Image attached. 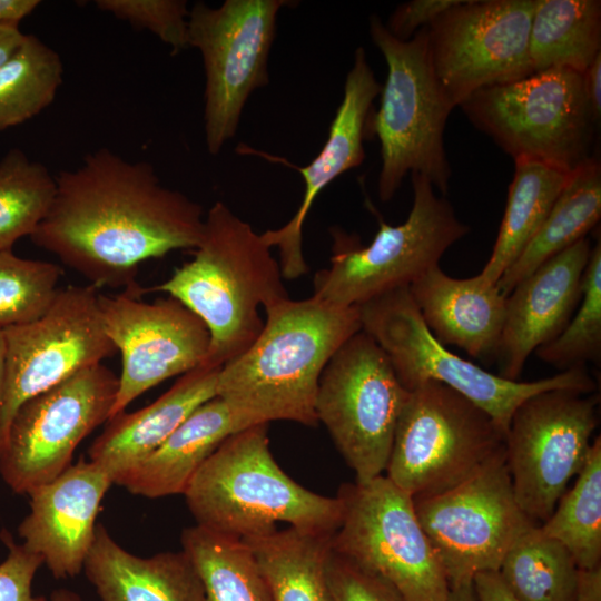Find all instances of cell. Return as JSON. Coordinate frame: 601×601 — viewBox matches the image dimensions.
I'll return each mask as SVG.
<instances>
[{"label": "cell", "instance_id": "cell-1", "mask_svg": "<svg viewBox=\"0 0 601 601\" xmlns=\"http://www.w3.org/2000/svg\"><path fill=\"white\" fill-rule=\"evenodd\" d=\"M55 177L52 204L30 239L97 288L138 290L141 263L201 239L203 207L164 186L147 161L101 147Z\"/></svg>", "mask_w": 601, "mask_h": 601}, {"label": "cell", "instance_id": "cell-2", "mask_svg": "<svg viewBox=\"0 0 601 601\" xmlns=\"http://www.w3.org/2000/svg\"><path fill=\"white\" fill-rule=\"evenodd\" d=\"M256 339L218 373L216 396L252 425L318 422L315 401L321 375L337 349L362 329L358 306L312 295L265 308Z\"/></svg>", "mask_w": 601, "mask_h": 601}, {"label": "cell", "instance_id": "cell-3", "mask_svg": "<svg viewBox=\"0 0 601 601\" xmlns=\"http://www.w3.org/2000/svg\"><path fill=\"white\" fill-rule=\"evenodd\" d=\"M270 249L250 224L215 201L193 259L154 287L206 325L210 345L204 365L221 367L242 354L264 326L259 308L289 298Z\"/></svg>", "mask_w": 601, "mask_h": 601}, {"label": "cell", "instance_id": "cell-4", "mask_svg": "<svg viewBox=\"0 0 601 601\" xmlns=\"http://www.w3.org/2000/svg\"><path fill=\"white\" fill-rule=\"evenodd\" d=\"M196 524L240 540L289 526L335 532L342 503L289 477L269 450L268 424L227 437L201 464L184 494Z\"/></svg>", "mask_w": 601, "mask_h": 601}, {"label": "cell", "instance_id": "cell-5", "mask_svg": "<svg viewBox=\"0 0 601 601\" xmlns=\"http://www.w3.org/2000/svg\"><path fill=\"white\" fill-rule=\"evenodd\" d=\"M370 36L387 66L380 108L368 116L365 129L381 145L380 199L390 201L407 174L423 175L446 194L451 168L444 129L454 107L435 76L426 27L408 40H400L373 14Z\"/></svg>", "mask_w": 601, "mask_h": 601}, {"label": "cell", "instance_id": "cell-6", "mask_svg": "<svg viewBox=\"0 0 601 601\" xmlns=\"http://www.w3.org/2000/svg\"><path fill=\"white\" fill-rule=\"evenodd\" d=\"M358 311L362 331L384 351L405 390L425 381L440 382L484 411L505 434L513 413L529 397L551 390L591 394L597 388L585 367L522 382L457 356L432 335L408 287L380 295L358 305Z\"/></svg>", "mask_w": 601, "mask_h": 601}, {"label": "cell", "instance_id": "cell-7", "mask_svg": "<svg viewBox=\"0 0 601 601\" xmlns=\"http://www.w3.org/2000/svg\"><path fill=\"white\" fill-rule=\"evenodd\" d=\"M515 160L571 174L590 159L597 129L582 73L546 69L474 92L460 106Z\"/></svg>", "mask_w": 601, "mask_h": 601}, {"label": "cell", "instance_id": "cell-8", "mask_svg": "<svg viewBox=\"0 0 601 601\" xmlns=\"http://www.w3.org/2000/svg\"><path fill=\"white\" fill-rule=\"evenodd\" d=\"M411 176L414 199L404 223L393 226L378 219V230L365 246L356 236L332 229L331 266L315 274L314 296L341 306H358L410 287L439 266L443 254L470 231L451 204L435 195L426 177Z\"/></svg>", "mask_w": 601, "mask_h": 601}, {"label": "cell", "instance_id": "cell-9", "mask_svg": "<svg viewBox=\"0 0 601 601\" xmlns=\"http://www.w3.org/2000/svg\"><path fill=\"white\" fill-rule=\"evenodd\" d=\"M505 450V433L484 411L436 381L408 391L386 477L413 500L445 492Z\"/></svg>", "mask_w": 601, "mask_h": 601}, {"label": "cell", "instance_id": "cell-10", "mask_svg": "<svg viewBox=\"0 0 601 601\" xmlns=\"http://www.w3.org/2000/svg\"><path fill=\"white\" fill-rule=\"evenodd\" d=\"M333 551L390 583L405 601H446L450 584L414 500L385 475L343 484Z\"/></svg>", "mask_w": 601, "mask_h": 601}, {"label": "cell", "instance_id": "cell-11", "mask_svg": "<svg viewBox=\"0 0 601 601\" xmlns=\"http://www.w3.org/2000/svg\"><path fill=\"white\" fill-rule=\"evenodd\" d=\"M407 395L384 351L362 329L325 366L316 394V418L356 482L385 471Z\"/></svg>", "mask_w": 601, "mask_h": 601}, {"label": "cell", "instance_id": "cell-12", "mask_svg": "<svg viewBox=\"0 0 601 601\" xmlns=\"http://www.w3.org/2000/svg\"><path fill=\"white\" fill-rule=\"evenodd\" d=\"M286 0H225L217 8L196 2L188 14V43L205 70L206 147L217 155L237 132L249 96L268 85V57L278 12Z\"/></svg>", "mask_w": 601, "mask_h": 601}, {"label": "cell", "instance_id": "cell-13", "mask_svg": "<svg viewBox=\"0 0 601 601\" xmlns=\"http://www.w3.org/2000/svg\"><path fill=\"white\" fill-rule=\"evenodd\" d=\"M599 395L551 390L525 400L505 434L515 500L536 525L545 522L583 469L599 423Z\"/></svg>", "mask_w": 601, "mask_h": 601}, {"label": "cell", "instance_id": "cell-14", "mask_svg": "<svg viewBox=\"0 0 601 601\" xmlns=\"http://www.w3.org/2000/svg\"><path fill=\"white\" fill-rule=\"evenodd\" d=\"M118 376L102 363L23 402L0 451V475L18 494L52 481L82 440L110 417Z\"/></svg>", "mask_w": 601, "mask_h": 601}, {"label": "cell", "instance_id": "cell-15", "mask_svg": "<svg viewBox=\"0 0 601 601\" xmlns=\"http://www.w3.org/2000/svg\"><path fill=\"white\" fill-rule=\"evenodd\" d=\"M414 505L450 587L499 571L513 543L536 525L515 500L505 450L459 485Z\"/></svg>", "mask_w": 601, "mask_h": 601}, {"label": "cell", "instance_id": "cell-16", "mask_svg": "<svg viewBox=\"0 0 601 601\" xmlns=\"http://www.w3.org/2000/svg\"><path fill=\"white\" fill-rule=\"evenodd\" d=\"M535 0H461L426 27L435 76L455 108L474 92L534 73Z\"/></svg>", "mask_w": 601, "mask_h": 601}, {"label": "cell", "instance_id": "cell-17", "mask_svg": "<svg viewBox=\"0 0 601 601\" xmlns=\"http://www.w3.org/2000/svg\"><path fill=\"white\" fill-rule=\"evenodd\" d=\"M97 289L92 285L59 289L41 317L3 328L6 388L0 451L23 402L117 352L104 328Z\"/></svg>", "mask_w": 601, "mask_h": 601}, {"label": "cell", "instance_id": "cell-18", "mask_svg": "<svg viewBox=\"0 0 601 601\" xmlns=\"http://www.w3.org/2000/svg\"><path fill=\"white\" fill-rule=\"evenodd\" d=\"M145 289L99 294L104 328L122 358L110 417L165 380L204 365L210 345L204 322L176 298L141 299Z\"/></svg>", "mask_w": 601, "mask_h": 601}, {"label": "cell", "instance_id": "cell-19", "mask_svg": "<svg viewBox=\"0 0 601 601\" xmlns=\"http://www.w3.org/2000/svg\"><path fill=\"white\" fill-rule=\"evenodd\" d=\"M112 484L101 467L80 459L27 494L29 513L20 522L18 534L56 579L73 578L82 571L101 502Z\"/></svg>", "mask_w": 601, "mask_h": 601}, {"label": "cell", "instance_id": "cell-20", "mask_svg": "<svg viewBox=\"0 0 601 601\" xmlns=\"http://www.w3.org/2000/svg\"><path fill=\"white\" fill-rule=\"evenodd\" d=\"M591 249L590 239L581 238L543 263L508 294L494 361L500 376L519 381L529 356L566 327L581 300Z\"/></svg>", "mask_w": 601, "mask_h": 601}, {"label": "cell", "instance_id": "cell-21", "mask_svg": "<svg viewBox=\"0 0 601 601\" xmlns=\"http://www.w3.org/2000/svg\"><path fill=\"white\" fill-rule=\"evenodd\" d=\"M381 89L364 48L358 47L345 78L343 99L321 151L304 167L287 164L304 179L303 201L284 226L260 234L270 248H278V263L285 279H296L308 270L303 253V226L318 194L338 176L364 161L366 121Z\"/></svg>", "mask_w": 601, "mask_h": 601}, {"label": "cell", "instance_id": "cell-22", "mask_svg": "<svg viewBox=\"0 0 601 601\" xmlns=\"http://www.w3.org/2000/svg\"><path fill=\"white\" fill-rule=\"evenodd\" d=\"M410 293L432 335L470 356L495 361L505 317L504 296L477 276L453 278L435 266L414 280Z\"/></svg>", "mask_w": 601, "mask_h": 601}, {"label": "cell", "instance_id": "cell-23", "mask_svg": "<svg viewBox=\"0 0 601 601\" xmlns=\"http://www.w3.org/2000/svg\"><path fill=\"white\" fill-rule=\"evenodd\" d=\"M219 370L200 365L184 374L151 404L109 418L88 450L89 461L115 483L152 453L198 406L216 396Z\"/></svg>", "mask_w": 601, "mask_h": 601}, {"label": "cell", "instance_id": "cell-24", "mask_svg": "<svg viewBox=\"0 0 601 601\" xmlns=\"http://www.w3.org/2000/svg\"><path fill=\"white\" fill-rule=\"evenodd\" d=\"M82 571L100 601H205L201 578L183 549L135 555L101 523Z\"/></svg>", "mask_w": 601, "mask_h": 601}, {"label": "cell", "instance_id": "cell-25", "mask_svg": "<svg viewBox=\"0 0 601 601\" xmlns=\"http://www.w3.org/2000/svg\"><path fill=\"white\" fill-rule=\"evenodd\" d=\"M253 426L218 396L198 406L152 453L114 484L135 495L184 494L209 455L230 435Z\"/></svg>", "mask_w": 601, "mask_h": 601}, {"label": "cell", "instance_id": "cell-26", "mask_svg": "<svg viewBox=\"0 0 601 601\" xmlns=\"http://www.w3.org/2000/svg\"><path fill=\"white\" fill-rule=\"evenodd\" d=\"M334 533L288 526L243 541L273 601H332L328 566Z\"/></svg>", "mask_w": 601, "mask_h": 601}, {"label": "cell", "instance_id": "cell-27", "mask_svg": "<svg viewBox=\"0 0 601 601\" xmlns=\"http://www.w3.org/2000/svg\"><path fill=\"white\" fill-rule=\"evenodd\" d=\"M601 166L592 156L572 171L545 220L496 283L508 294L543 263L566 249L599 223Z\"/></svg>", "mask_w": 601, "mask_h": 601}, {"label": "cell", "instance_id": "cell-28", "mask_svg": "<svg viewBox=\"0 0 601 601\" xmlns=\"http://www.w3.org/2000/svg\"><path fill=\"white\" fill-rule=\"evenodd\" d=\"M529 51L534 72L583 73L601 53V1L535 0Z\"/></svg>", "mask_w": 601, "mask_h": 601}, {"label": "cell", "instance_id": "cell-29", "mask_svg": "<svg viewBox=\"0 0 601 601\" xmlns=\"http://www.w3.org/2000/svg\"><path fill=\"white\" fill-rule=\"evenodd\" d=\"M503 219L492 254L476 275L496 285L541 227L570 174L533 160H515Z\"/></svg>", "mask_w": 601, "mask_h": 601}, {"label": "cell", "instance_id": "cell-30", "mask_svg": "<svg viewBox=\"0 0 601 601\" xmlns=\"http://www.w3.org/2000/svg\"><path fill=\"white\" fill-rule=\"evenodd\" d=\"M181 549L201 578L205 601H273L243 540L195 524L183 531Z\"/></svg>", "mask_w": 601, "mask_h": 601}, {"label": "cell", "instance_id": "cell-31", "mask_svg": "<svg viewBox=\"0 0 601 601\" xmlns=\"http://www.w3.org/2000/svg\"><path fill=\"white\" fill-rule=\"evenodd\" d=\"M578 569L559 541L532 525L510 548L499 573L521 601H575Z\"/></svg>", "mask_w": 601, "mask_h": 601}, {"label": "cell", "instance_id": "cell-32", "mask_svg": "<svg viewBox=\"0 0 601 601\" xmlns=\"http://www.w3.org/2000/svg\"><path fill=\"white\" fill-rule=\"evenodd\" d=\"M63 79L59 53L33 35L0 66V131L26 122L52 104Z\"/></svg>", "mask_w": 601, "mask_h": 601}, {"label": "cell", "instance_id": "cell-33", "mask_svg": "<svg viewBox=\"0 0 601 601\" xmlns=\"http://www.w3.org/2000/svg\"><path fill=\"white\" fill-rule=\"evenodd\" d=\"M559 541L580 569L601 564V437L597 436L581 472L540 525Z\"/></svg>", "mask_w": 601, "mask_h": 601}, {"label": "cell", "instance_id": "cell-34", "mask_svg": "<svg viewBox=\"0 0 601 601\" xmlns=\"http://www.w3.org/2000/svg\"><path fill=\"white\" fill-rule=\"evenodd\" d=\"M56 193V177L20 148L0 161V252L31 236L43 220Z\"/></svg>", "mask_w": 601, "mask_h": 601}, {"label": "cell", "instance_id": "cell-35", "mask_svg": "<svg viewBox=\"0 0 601 601\" xmlns=\"http://www.w3.org/2000/svg\"><path fill=\"white\" fill-rule=\"evenodd\" d=\"M544 363L562 371L585 367L601 357V243L590 254L579 306L562 333L535 351Z\"/></svg>", "mask_w": 601, "mask_h": 601}, {"label": "cell", "instance_id": "cell-36", "mask_svg": "<svg viewBox=\"0 0 601 601\" xmlns=\"http://www.w3.org/2000/svg\"><path fill=\"white\" fill-rule=\"evenodd\" d=\"M62 268L0 252V328L33 322L52 304Z\"/></svg>", "mask_w": 601, "mask_h": 601}, {"label": "cell", "instance_id": "cell-37", "mask_svg": "<svg viewBox=\"0 0 601 601\" xmlns=\"http://www.w3.org/2000/svg\"><path fill=\"white\" fill-rule=\"evenodd\" d=\"M95 4L135 28L147 29L176 55L189 47L185 0H96Z\"/></svg>", "mask_w": 601, "mask_h": 601}, {"label": "cell", "instance_id": "cell-38", "mask_svg": "<svg viewBox=\"0 0 601 601\" xmlns=\"http://www.w3.org/2000/svg\"><path fill=\"white\" fill-rule=\"evenodd\" d=\"M328 582L332 601H405L385 580L334 551Z\"/></svg>", "mask_w": 601, "mask_h": 601}, {"label": "cell", "instance_id": "cell-39", "mask_svg": "<svg viewBox=\"0 0 601 601\" xmlns=\"http://www.w3.org/2000/svg\"><path fill=\"white\" fill-rule=\"evenodd\" d=\"M0 540L8 549L0 563V601H48L32 592L33 579L43 559L17 543L7 529L1 530Z\"/></svg>", "mask_w": 601, "mask_h": 601}, {"label": "cell", "instance_id": "cell-40", "mask_svg": "<svg viewBox=\"0 0 601 601\" xmlns=\"http://www.w3.org/2000/svg\"><path fill=\"white\" fill-rule=\"evenodd\" d=\"M461 0H411L396 7L385 24L400 40L411 39Z\"/></svg>", "mask_w": 601, "mask_h": 601}, {"label": "cell", "instance_id": "cell-41", "mask_svg": "<svg viewBox=\"0 0 601 601\" xmlns=\"http://www.w3.org/2000/svg\"><path fill=\"white\" fill-rule=\"evenodd\" d=\"M474 601H521L502 580L499 571H486L472 580Z\"/></svg>", "mask_w": 601, "mask_h": 601}, {"label": "cell", "instance_id": "cell-42", "mask_svg": "<svg viewBox=\"0 0 601 601\" xmlns=\"http://www.w3.org/2000/svg\"><path fill=\"white\" fill-rule=\"evenodd\" d=\"M583 88L591 111L600 122L601 117V53L592 61V63L582 73Z\"/></svg>", "mask_w": 601, "mask_h": 601}, {"label": "cell", "instance_id": "cell-43", "mask_svg": "<svg viewBox=\"0 0 601 601\" xmlns=\"http://www.w3.org/2000/svg\"><path fill=\"white\" fill-rule=\"evenodd\" d=\"M575 601H601V564L578 569Z\"/></svg>", "mask_w": 601, "mask_h": 601}, {"label": "cell", "instance_id": "cell-44", "mask_svg": "<svg viewBox=\"0 0 601 601\" xmlns=\"http://www.w3.org/2000/svg\"><path fill=\"white\" fill-rule=\"evenodd\" d=\"M39 4V0H0V26H19Z\"/></svg>", "mask_w": 601, "mask_h": 601}, {"label": "cell", "instance_id": "cell-45", "mask_svg": "<svg viewBox=\"0 0 601 601\" xmlns=\"http://www.w3.org/2000/svg\"><path fill=\"white\" fill-rule=\"evenodd\" d=\"M24 38L19 26H0V66L12 55Z\"/></svg>", "mask_w": 601, "mask_h": 601}, {"label": "cell", "instance_id": "cell-46", "mask_svg": "<svg viewBox=\"0 0 601 601\" xmlns=\"http://www.w3.org/2000/svg\"><path fill=\"white\" fill-rule=\"evenodd\" d=\"M446 601H474L472 582L450 587V593Z\"/></svg>", "mask_w": 601, "mask_h": 601}, {"label": "cell", "instance_id": "cell-47", "mask_svg": "<svg viewBox=\"0 0 601 601\" xmlns=\"http://www.w3.org/2000/svg\"><path fill=\"white\" fill-rule=\"evenodd\" d=\"M6 388V339L3 328H0V422Z\"/></svg>", "mask_w": 601, "mask_h": 601}, {"label": "cell", "instance_id": "cell-48", "mask_svg": "<svg viewBox=\"0 0 601 601\" xmlns=\"http://www.w3.org/2000/svg\"><path fill=\"white\" fill-rule=\"evenodd\" d=\"M49 601H81V599L79 594L71 590L58 589L51 593Z\"/></svg>", "mask_w": 601, "mask_h": 601}]
</instances>
